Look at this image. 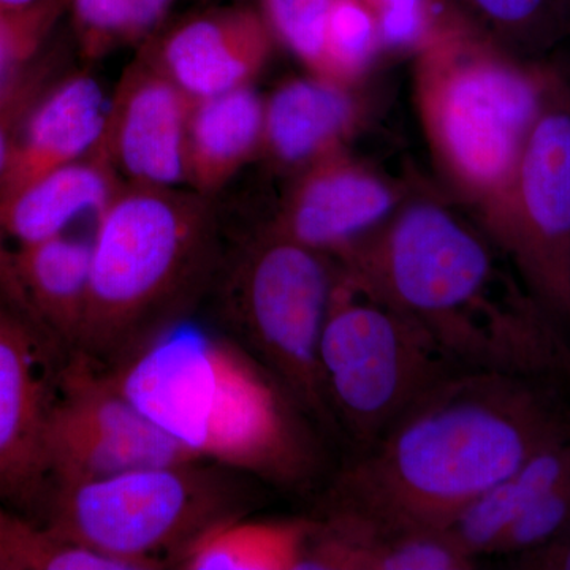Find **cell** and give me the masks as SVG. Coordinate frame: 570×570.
<instances>
[{"label":"cell","instance_id":"obj_13","mask_svg":"<svg viewBox=\"0 0 570 570\" xmlns=\"http://www.w3.org/2000/svg\"><path fill=\"white\" fill-rule=\"evenodd\" d=\"M401 205L392 184L365 168L325 157L311 165L266 227L343 264L385 227Z\"/></svg>","mask_w":570,"mask_h":570},{"label":"cell","instance_id":"obj_23","mask_svg":"<svg viewBox=\"0 0 570 570\" xmlns=\"http://www.w3.org/2000/svg\"><path fill=\"white\" fill-rule=\"evenodd\" d=\"M0 570H130L0 504Z\"/></svg>","mask_w":570,"mask_h":570},{"label":"cell","instance_id":"obj_7","mask_svg":"<svg viewBox=\"0 0 570 570\" xmlns=\"http://www.w3.org/2000/svg\"><path fill=\"white\" fill-rule=\"evenodd\" d=\"M460 370L414 318L344 268L318 347L343 456L370 449L419 396Z\"/></svg>","mask_w":570,"mask_h":570},{"label":"cell","instance_id":"obj_11","mask_svg":"<svg viewBox=\"0 0 570 570\" xmlns=\"http://www.w3.org/2000/svg\"><path fill=\"white\" fill-rule=\"evenodd\" d=\"M67 356L0 291V504L32 520L50 485L48 430Z\"/></svg>","mask_w":570,"mask_h":570},{"label":"cell","instance_id":"obj_19","mask_svg":"<svg viewBox=\"0 0 570 570\" xmlns=\"http://www.w3.org/2000/svg\"><path fill=\"white\" fill-rule=\"evenodd\" d=\"M355 116V100L341 82L324 77L292 80L265 105L262 142L281 164L311 167L330 156Z\"/></svg>","mask_w":570,"mask_h":570},{"label":"cell","instance_id":"obj_4","mask_svg":"<svg viewBox=\"0 0 570 570\" xmlns=\"http://www.w3.org/2000/svg\"><path fill=\"white\" fill-rule=\"evenodd\" d=\"M213 242L208 197L124 184L97 217L88 307L70 354L111 370L193 311L212 273Z\"/></svg>","mask_w":570,"mask_h":570},{"label":"cell","instance_id":"obj_25","mask_svg":"<svg viewBox=\"0 0 570 570\" xmlns=\"http://www.w3.org/2000/svg\"><path fill=\"white\" fill-rule=\"evenodd\" d=\"M381 47L367 0H333L325 39L324 78L343 81L360 73Z\"/></svg>","mask_w":570,"mask_h":570},{"label":"cell","instance_id":"obj_5","mask_svg":"<svg viewBox=\"0 0 570 570\" xmlns=\"http://www.w3.org/2000/svg\"><path fill=\"white\" fill-rule=\"evenodd\" d=\"M253 475L208 463L160 464L110 478L52 485L41 524L58 538L121 561L160 569L220 521L257 502Z\"/></svg>","mask_w":570,"mask_h":570},{"label":"cell","instance_id":"obj_17","mask_svg":"<svg viewBox=\"0 0 570 570\" xmlns=\"http://www.w3.org/2000/svg\"><path fill=\"white\" fill-rule=\"evenodd\" d=\"M89 275L91 242L63 234L11 250L7 295L70 354L85 324Z\"/></svg>","mask_w":570,"mask_h":570},{"label":"cell","instance_id":"obj_28","mask_svg":"<svg viewBox=\"0 0 570 570\" xmlns=\"http://www.w3.org/2000/svg\"><path fill=\"white\" fill-rule=\"evenodd\" d=\"M376 17L381 47L409 48L431 40L460 18L448 0H367Z\"/></svg>","mask_w":570,"mask_h":570},{"label":"cell","instance_id":"obj_10","mask_svg":"<svg viewBox=\"0 0 570 570\" xmlns=\"http://www.w3.org/2000/svg\"><path fill=\"white\" fill-rule=\"evenodd\" d=\"M187 461L202 460L154 425L107 371L81 355L67 356L48 430V491L58 483Z\"/></svg>","mask_w":570,"mask_h":570},{"label":"cell","instance_id":"obj_26","mask_svg":"<svg viewBox=\"0 0 570 570\" xmlns=\"http://www.w3.org/2000/svg\"><path fill=\"white\" fill-rule=\"evenodd\" d=\"M333 0H262V17L318 77H324L325 39Z\"/></svg>","mask_w":570,"mask_h":570},{"label":"cell","instance_id":"obj_6","mask_svg":"<svg viewBox=\"0 0 570 570\" xmlns=\"http://www.w3.org/2000/svg\"><path fill=\"white\" fill-rule=\"evenodd\" d=\"M344 265L269 227L225 266L217 314L225 332L277 379L317 430L336 442L318 347Z\"/></svg>","mask_w":570,"mask_h":570},{"label":"cell","instance_id":"obj_15","mask_svg":"<svg viewBox=\"0 0 570 570\" xmlns=\"http://www.w3.org/2000/svg\"><path fill=\"white\" fill-rule=\"evenodd\" d=\"M110 102L89 75L67 78L41 94L22 122L0 200L63 165L91 156L102 140Z\"/></svg>","mask_w":570,"mask_h":570},{"label":"cell","instance_id":"obj_3","mask_svg":"<svg viewBox=\"0 0 570 570\" xmlns=\"http://www.w3.org/2000/svg\"><path fill=\"white\" fill-rule=\"evenodd\" d=\"M190 313L105 370L112 384L195 459L268 482L302 479L313 422L238 341Z\"/></svg>","mask_w":570,"mask_h":570},{"label":"cell","instance_id":"obj_14","mask_svg":"<svg viewBox=\"0 0 570 570\" xmlns=\"http://www.w3.org/2000/svg\"><path fill=\"white\" fill-rule=\"evenodd\" d=\"M272 37L257 11H206L171 29L151 59L195 102L249 86L265 63Z\"/></svg>","mask_w":570,"mask_h":570},{"label":"cell","instance_id":"obj_1","mask_svg":"<svg viewBox=\"0 0 570 570\" xmlns=\"http://www.w3.org/2000/svg\"><path fill=\"white\" fill-rule=\"evenodd\" d=\"M569 436L570 370L455 371L370 449L343 456L311 515L374 530H445L480 494Z\"/></svg>","mask_w":570,"mask_h":570},{"label":"cell","instance_id":"obj_29","mask_svg":"<svg viewBox=\"0 0 570 570\" xmlns=\"http://www.w3.org/2000/svg\"><path fill=\"white\" fill-rule=\"evenodd\" d=\"M570 531V472L558 480L499 540L494 557H512Z\"/></svg>","mask_w":570,"mask_h":570},{"label":"cell","instance_id":"obj_22","mask_svg":"<svg viewBox=\"0 0 570 570\" xmlns=\"http://www.w3.org/2000/svg\"><path fill=\"white\" fill-rule=\"evenodd\" d=\"M466 22L513 51H546L570 33V0H448Z\"/></svg>","mask_w":570,"mask_h":570},{"label":"cell","instance_id":"obj_30","mask_svg":"<svg viewBox=\"0 0 570 570\" xmlns=\"http://www.w3.org/2000/svg\"><path fill=\"white\" fill-rule=\"evenodd\" d=\"M40 91L39 75L22 71L20 77L0 94V183L9 168L22 122L41 96Z\"/></svg>","mask_w":570,"mask_h":570},{"label":"cell","instance_id":"obj_20","mask_svg":"<svg viewBox=\"0 0 570 570\" xmlns=\"http://www.w3.org/2000/svg\"><path fill=\"white\" fill-rule=\"evenodd\" d=\"M570 472V436L535 453L461 510L445 530L469 557H493L499 540L558 480Z\"/></svg>","mask_w":570,"mask_h":570},{"label":"cell","instance_id":"obj_9","mask_svg":"<svg viewBox=\"0 0 570 570\" xmlns=\"http://www.w3.org/2000/svg\"><path fill=\"white\" fill-rule=\"evenodd\" d=\"M543 77L494 56H463L428 86L431 134L480 219L512 178L521 146L538 112Z\"/></svg>","mask_w":570,"mask_h":570},{"label":"cell","instance_id":"obj_31","mask_svg":"<svg viewBox=\"0 0 570 570\" xmlns=\"http://www.w3.org/2000/svg\"><path fill=\"white\" fill-rule=\"evenodd\" d=\"M508 564L524 570H570V531L534 549L508 557Z\"/></svg>","mask_w":570,"mask_h":570},{"label":"cell","instance_id":"obj_21","mask_svg":"<svg viewBox=\"0 0 570 570\" xmlns=\"http://www.w3.org/2000/svg\"><path fill=\"white\" fill-rule=\"evenodd\" d=\"M309 524V517L220 521L194 539L175 564L189 570H296Z\"/></svg>","mask_w":570,"mask_h":570},{"label":"cell","instance_id":"obj_12","mask_svg":"<svg viewBox=\"0 0 570 570\" xmlns=\"http://www.w3.org/2000/svg\"><path fill=\"white\" fill-rule=\"evenodd\" d=\"M193 104L151 56H145L124 75L94 153L104 156L127 186L178 189L186 183Z\"/></svg>","mask_w":570,"mask_h":570},{"label":"cell","instance_id":"obj_24","mask_svg":"<svg viewBox=\"0 0 570 570\" xmlns=\"http://www.w3.org/2000/svg\"><path fill=\"white\" fill-rule=\"evenodd\" d=\"M174 0H69L82 48L99 56L119 41H137L159 24Z\"/></svg>","mask_w":570,"mask_h":570},{"label":"cell","instance_id":"obj_2","mask_svg":"<svg viewBox=\"0 0 570 570\" xmlns=\"http://www.w3.org/2000/svg\"><path fill=\"white\" fill-rule=\"evenodd\" d=\"M482 225L433 198L401 205L358 254L356 281L403 311L461 370H570V340Z\"/></svg>","mask_w":570,"mask_h":570},{"label":"cell","instance_id":"obj_27","mask_svg":"<svg viewBox=\"0 0 570 570\" xmlns=\"http://www.w3.org/2000/svg\"><path fill=\"white\" fill-rule=\"evenodd\" d=\"M69 0H43L22 10H0V94L40 51Z\"/></svg>","mask_w":570,"mask_h":570},{"label":"cell","instance_id":"obj_16","mask_svg":"<svg viewBox=\"0 0 570 570\" xmlns=\"http://www.w3.org/2000/svg\"><path fill=\"white\" fill-rule=\"evenodd\" d=\"M99 153L41 176L0 200V261L11 250L63 235L85 214L97 217L124 184Z\"/></svg>","mask_w":570,"mask_h":570},{"label":"cell","instance_id":"obj_18","mask_svg":"<svg viewBox=\"0 0 570 570\" xmlns=\"http://www.w3.org/2000/svg\"><path fill=\"white\" fill-rule=\"evenodd\" d=\"M265 105L250 86L195 100L186 129V184L212 197L264 138Z\"/></svg>","mask_w":570,"mask_h":570},{"label":"cell","instance_id":"obj_8","mask_svg":"<svg viewBox=\"0 0 570 570\" xmlns=\"http://www.w3.org/2000/svg\"><path fill=\"white\" fill-rule=\"evenodd\" d=\"M570 340V91L543 78L512 178L480 220Z\"/></svg>","mask_w":570,"mask_h":570},{"label":"cell","instance_id":"obj_32","mask_svg":"<svg viewBox=\"0 0 570 570\" xmlns=\"http://www.w3.org/2000/svg\"><path fill=\"white\" fill-rule=\"evenodd\" d=\"M43 0H0V10H22L37 6Z\"/></svg>","mask_w":570,"mask_h":570}]
</instances>
